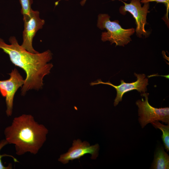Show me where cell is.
<instances>
[{"label":"cell","mask_w":169,"mask_h":169,"mask_svg":"<svg viewBox=\"0 0 169 169\" xmlns=\"http://www.w3.org/2000/svg\"><path fill=\"white\" fill-rule=\"evenodd\" d=\"M156 129H159L162 132L161 138L163 141L165 149L167 151L169 150V125H164L159 121H155L151 123Z\"/></svg>","instance_id":"8fae6325"},{"label":"cell","mask_w":169,"mask_h":169,"mask_svg":"<svg viewBox=\"0 0 169 169\" xmlns=\"http://www.w3.org/2000/svg\"><path fill=\"white\" fill-rule=\"evenodd\" d=\"M100 146L98 144L90 146L87 141L82 142L79 139L74 140L72 146L68 151L61 155L58 161L64 164L68 163L69 161L79 159L86 154H90L91 158L95 159L98 156Z\"/></svg>","instance_id":"9c48e42d"},{"label":"cell","mask_w":169,"mask_h":169,"mask_svg":"<svg viewBox=\"0 0 169 169\" xmlns=\"http://www.w3.org/2000/svg\"><path fill=\"white\" fill-rule=\"evenodd\" d=\"M24 30L23 42L21 46L27 51L33 54L38 53L33 48V38L37 32L42 29L45 23L44 20L39 17V13L32 9L30 15L23 16Z\"/></svg>","instance_id":"8992f818"},{"label":"cell","mask_w":169,"mask_h":169,"mask_svg":"<svg viewBox=\"0 0 169 169\" xmlns=\"http://www.w3.org/2000/svg\"><path fill=\"white\" fill-rule=\"evenodd\" d=\"M9 41L10 44L0 38V49L8 55L14 65L21 68L26 73L21 95H24L30 90L41 89L44 77L50 73L53 67L52 64L48 63L52 58L51 52L48 50L41 53H32L23 48L15 36L10 37Z\"/></svg>","instance_id":"6da1fadb"},{"label":"cell","mask_w":169,"mask_h":169,"mask_svg":"<svg viewBox=\"0 0 169 169\" xmlns=\"http://www.w3.org/2000/svg\"><path fill=\"white\" fill-rule=\"evenodd\" d=\"M8 144V143L5 139H3L0 141V151L5 146ZM4 156H9L11 157L13 159L14 162H19L18 160L13 156L7 154H3L1 155L0 154V169H12V165L11 163H9L7 166H5L3 164L2 162V158Z\"/></svg>","instance_id":"7c38bea8"},{"label":"cell","mask_w":169,"mask_h":169,"mask_svg":"<svg viewBox=\"0 0 169 169\" xmlns=\"http://www.w3.org/2000/svg\"><path fill=\"white\" fill-rule=\"evenodd\" d=\"M87 0H82L80 2L81 5L83 6Z\"/></svg>","instance_id":"9a60e30c"},{"label":"cell","mask_w":169,"mask_h":169,"mask_svg":"<svg viewBox=\"0 0 169 169\" xmlns=\"http://www.w3.org/2000/svg\"><path fill=\"white\" fill-rule=\"evenodd\" d=\"M9 74V79L0 80V92L2 96L6 98V112L8 117L11 116L12 114L15 93L18 89L23 85L25 81V79L16 68L12 70Z\"/></svg>","instance_id":"52a82bcc"},{"label":"cell","mask_w":169,"mask_h":169,"mask_svg":"<svg viewBox=\"0 0 169 169\" xmlns=\"http://www.w3.org/2000/svg\"><path fill=\"white\" fill-rule=\"evenodd\" d=\"M134 75L137 78L136 81L126 83L123 80H121V84L118 86L114 85L109 81L103 82L100 79L91 82L90 85L93 86L101 84L110 85L114 88L116 90L117 94L114 104V106H116L120 102L122 101L123 95L126 92L132 90H136L139 92L143 93L147 90L146 87L148 84V79L146 78L145 75L144 74H137L135 73Z\"/></svg>","instance_id":"ba28073f"},{"label":"cell","mask_w":169,"mask_h":169,"mask_svg":"<svg viewBox=\"0 0 169 169\" xmlns=\"http://www.w3.org/2000/svg\"><path fill=\"white\" fill-rule=\"evenodd\" d=\"M140 2L141 3H145L148 2L149 3L150 2H155L157 3H163L166 8V17L167 20L168 21V16L169 8V0H141Z\"/></svg>","instance_id":"5bb4252c"},{"label":"cell","mask_w":169,"mask_h":169,"mask_svg":"<svg viewBox=\"0 0 169 169\" xmlns=\"http://www.w3.org/2000/svg\"><path fill=\"white\" fill-rule=\"evenodd\" d=\"M151 169H169V156L162 146H158L156 149Z\"/></svg>","instance_id":"30bf717a"},{"label":"cell","mask_w":169,"mask_h":169,"mask_svg":"<svg viewBox=\"0 0 169 169\" xmlns=\"http://www.w3.org/2000/svg\"><path fill=\"white\" fill-rule=\"evenodd\" d=\"M121 1L124 5L121 6L119 9L120 13L125 15L126 12L130 13L133 16L135 20L136 27L135 30L136 34L140 38L142 36L145 37L147 36L148 33L145 30V26L147 23L146 16L149 8V3H144L143 7L141 6V0H131L129 3H126L121 0Z\"/></svg>","instance_id":"5b68a950"},{"label":"cell","mask_w":169,"mask_h":169,"mask_svg":"<svg viewBox=\"0 0 169 169\" xmlns=\"http://www.w3.org/2000/svg\"><path fill=\"white\" fill-rule=\"evenodd\" d=\"M149 94L144 93L141 95L145 100H139L136 102L138 107L139 122L142 128L147 124L155 121H161L169 125V108H156L149 103Z\"/></svg>","instance_id":"277c9868"},{"label":"cell","mask_w":169,"mask_h":169,"mask_svg":"<svg viewBox=\"0 0 169 169\" xmlns=\"http://www.w3.org/2000/svg\"><path fill=\"white\" fill-rule=\"evenodd\" d=\"M110 16L107 14H100L98 17L97 27L100 29H105L107 32H102L101 40L110 41L115 46H124L131 40V36L135 33V29L122 28L118 20L111 21Z\"/></svg>","instance_id":"3957f363"},{"label":"cell","mask_w":169,"mask_h":169,"mask_svg":"<svg viewBox=\"0 0 169 169\" xmlns=\"http://www.w3.org/2000/svg\"><path fill=\"white\" fill-rule=\"evenodd\" d=\"M21 5V13L23 16L30 14L32 9L31 5L33 3L32 0H19Z\"/></svg>","instance_id":"4fadbf2b"},{"label":"cell","mask_w":169,"mask_h":169,"mask_svg":"<svg viewBox=\"0 0 169 169\" xmlns=\"http://www.w3.org/2000/svg\"><path fill=\"white\" fill-rule=\"evenodd\" d=\"M48 132L32 115L23 114L14 118L4 133L8 144L15 145L16 154L21 156L28 152L37 154L46 141Z\"/></svg>","instance_id":"7a4b0ae2"},{"label":"cell","mask_w":169,"mask_h":169,"mask_svg":"<svg viewBox=\"0 0 169 169\" xmlns=\"http://www.w3.org/2000/svg\"><path fill=\"white\" fill-rule=\"evenodd\" d=\"M127 0H123V1H126Z\"/></svg>","instance_id":"2e32d148"}]
</instances>
